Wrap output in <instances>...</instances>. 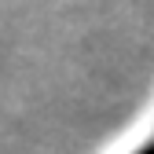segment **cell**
<instances>
[{"label":"cell","mask_w":154,"mask_h":154,"mask_svg":"<svg viewBox=\"0 0 154 154\" xmlns=\"http://www.w3.org/2000/svg\"><path fill=\"white\" fill-rule=\"evenodd\" d=\"M140 154H154V143H150V147H143V150H140Z\"/></svg>","instance_id":"obj_1"}]
</instances>
